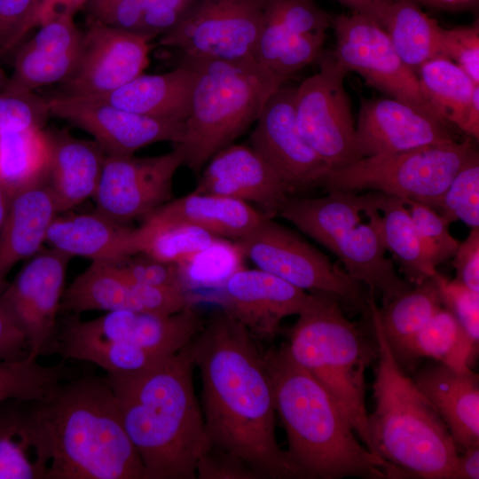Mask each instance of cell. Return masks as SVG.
Listing matches in <instances>:
<instances>
[{
    "mask_svg": "<svg viewBox=\"0 0 479 479\" xmlns=\"http://www.w3.org/2000/svg\"><path fill=\"white\" fill-rule=\"evenodd\" d=\"M189 349L201 381L206 450L240 461L256 479L297 478L277 442L271 380L249 332L220 309Z\"/></svg>",
    "mask_w": 479,
    "mask_h": 479,
    "instance_id": "6da1fadb",
    "label": "cell"
},
{
    "mask_svg": "<svg viewBox=\"0 0 479 479\" xmlns=\"http://www.w3.org/2000/svg\"><path fill=\"white\" fill-rule=\"evenodd\" d=\"M30 413L45 479H145L104 377L75 373L30 401Z\"/></svg>",
    "mask_w": 479,
    "mask_h": 479,
    "instance_id": "7a4b0ae2",
    "label": "cell"
},
{
    "mask_svg": "<svg viewBox=\"0 0 479 479\" xmlns=\"http://www.w3.org/2000/svg\"><path fill=\"white\" fill-rule=\"evenodd\" d=\"M189 345L139 371L106 373L145 479H195L207 448Z\"/></svg>",
    "mask_w": 479,
    "mask_h": 479,
    "instance_id": "3957f363",
    "label": "cell"
},
{
    "mask_svg": "<svg viewBox=\"0 0 479 479\" xmlns=\"http://www.w3.org/2000/svg\"><path fill=\"white\" fill-rule=\"evenodd\" d=\"M276 413L285 428L297 478H397L404 473L362 445L328 391L284 345L263 352Z\"/></svg>",
    "mask_w": 479,
    "mask_h": 479,
    "instance_id": "277c9868",
    "label": "cell"
},
{
    "mask_svg": "<svg viewBox=\"0 0 479 479\" xmlns=\"http://www.w3.org/2000/svg\"><path fill=\"white\" fill-rule=\"evenodd\" d=\"M377 366L368 428L374 454L404 475L454 479L457 446L436 410L406 376L383 334L374 293L366 297Z\"/></svg>",
    "mask_w": 479,
    "mask_h": 479,
    "instance_id": "5b68a950",
    "label": "cell"
},
{
    "mask_svg": "<svg viewBox=\"0 0 479 479\" xmlns=\"http://www.w3.org/2000/svg\"><path fill=\"white\" fill-rule=\"evenodd\" d=\"M194 72L190 111L177 144L184 165L200 173L258 119L270 96L286 81L254 59L227 60L183 56Z\"/></svg>",
    "mask_w": 479,
    "mask_h": 479,
    "instance_id": "8992f818",
    "label": "cell"
},
{
    "mask_svg": "<svg viewBox=\"0 0 479 479\" xmlns=\"http://www.w3.org/2000/svg\"><path fill=\"white\" fill-rule=\"evenodd\" d=\"M341 300L314 292L288 332L286 350L333 397L364 445L373 446L365 408V373L377 346L343 314Z\"/></svg>",
    "mask_w": 479,
    "mask_h": 479,
    "instance_id": "52a82bcc",
    "label": "cell"
},
{
    "mask_svg": "<svg viewBox=\"0 0 479 479\" xmlns=\"http://www.w3.org/2000/svg\"><path fill=\"white\" fill-rule=\"evenodd\" d=\"M279 216L335 255L353 279L379 292L382 305L411 288L386 256L375 191L361 195L332 191L323 197L290 196Z\"/></svg>",
    "mask_w": 479,
    "mask_h": 479,
    "instance_id": "ba28073f",
    "label": "cell"
},
{
    "mask_svg": "<svg viewBox=\"0 0 479 479\" xmlns=\"http://www.w3.org/2000/svg\"><path fill=\"white\" fill-rule=\"evenodd\" d=\"M475 148L467 138L363 157L330 169L321 186L327 192L376 191L437 209L452 178Z\"/></svg>",
    "mask_w": 479,
    "mask_h": 479,
    "instance_id": "9c48e42d",
    "label": "cell"
},
{
    "mask_svg": "<svg viewBox=\"0 0 479 479\" xmlns=\"http://www.w3.org/2000/svg\"><path fill=\"white\" fill-rule=\"evenodd\" d=\"M257 269L304 291L329 293L369 316L361 284L300 235L271 217L237 241Z\"/></svg>",
    "mask_w": 479,
    "mask_h": 479,
    "instance_id": "30bf717a",
    "label": "cell"
},
{
    "mask_svg": "<svg viewBox=\"0 0 479 479\" xmlns=\"http://www.w3.org/2000/svg\"><path fill=\"white\" fill-rule=\"evenodd\" d=\"M317 61L319 71L296 88L295 116L304 138L330 169H335L361 159L344 87L349 71L333 51H324Z\"/></svg>",
    "mask_w": 479,
    "mask_h": 479,
    "instance_id": "8fae6325",
    "label": "cell"
},
{
    "mask_svg": "<svg viewBox=\"0 0 479 479\" xmlns=\"http://www.w3.org/2000/svg\"><path fill=\"white\" fill-rule=\"evenodd\" d=\"M265 0H198L159 43L183 56L227 60L254 59Z\"/></svg>",
    "mask_w": 479,
    "mask_h": 479,
    "instance_id": "7c38bea8",
    "label": "cell"
},
{
    "mask_svg": "<svg viewBox=\"0 0 479 479\" xmlns=\"http://www.w3.org/2000/svg\"><path fill=\"white\" fill-rule=\"evenodd\" d=\"M331 27L336 36L333 52L349 72L357 73L389 98L437 116L423 98L416 74L400 59L380 23L354 12L332 18Z\"/></svg>",
    "mask_w": 479,
    "mask_h": 479,
    "instance_id": "4fadbf2b",
    "label": "cell"
},
{
    "mask_svg": "<svg viewBox=\"0 0 479 479\" xmlns=\"http://www.w3.org/2000/svg\"><path fill=\"white\" fill-rule=\"evenodd\" d=\"M182 165L177 145L157 156L106 155L93 196L95 211L122 224L144 218L172 200L173 179Z\"/></svg>",
    "mask_w": 479,
    "mask_h": 479,
    "instance_id": "5bb4252c",
    "label": "cell"
},
{
    "mask_svg": "<svg viewBox=\"0 0 479 479\" xmlns=\"http://www.w3.org/2000/svg\"><path fill=\"white\" fill-rule=\"evenodd\" d=\"M71 256L52 247L35 255L0 294V304L24 332L27 361L54 353L58 314Z\"/></svg>",
    "mask_w": 479,
    "mask_h": 479,
    "instance_id": "9a60e30c",
    "label": "cell"
},
{
    "mask_svg": "<svg viewBox=\"0 0 479 479\" xmlns=\"http://www.w3.org/2000/svg\"><path fill=\"white\" fill-rule=\"evenodd\" d=\"M51 115L65 120L91 135L106 155H133L158 142L180 143L185 121L136 114L93 97L61 93L45 97Z\"/></svg>",
    "mask_w": 479,
    "mask_h": 479,
    "instance_id": "2e32d148",
    "label": "cell"
},
{
    "mask_svg": "<svg viewBox=\"0 0 479 479\" xmlns=\"http://www.w3.org/2000/svg\"><path fill=\"white\" fill-rule=\"evenodd\" d=\"M296 88L279 87L251 133V148L277 173L291 194L321 186L330 168L302 136L295 116Z\"/></svg>",
    "mask_w": 479,
    "mask_h": 479,
    "instance_id": "e0dca14e",
    "label": "cell"
},
{
    "mask_svg": "<svg viewBox=\"0 0 479 479\" xmlns=\"http://www.w3.org/2000/svg\"><path fill=\"white\" fill-rule=\"evenodd\" d=\"M149 40L137 34L87 20L78 60L59 93L97 97L125 85L146 68Z\"/></svg>",
    "mask_w": 479,
    "mask_h": 479,
    "instance_id": "ac0fdd59",
    "label": "cell"
},
{
    "mask_svg": "<svg viewBox=\"0 0 479 479\" xmlns=\"http://www.w3.org/2000/svg\"><path fill=\"white\" fill-rule=\"evenodd\" d=\"M308 293L259 269L240 268L219 288L221 309L240 322L255 341H271L281 321L298 315Z\"/></svg>",
    "mask_w": 479,
    "mask_h": 479,
    "instance_id": "d6986e66",
    "label": "cell"
},
{
    "mask_svg": "<svg viewBox=\"0 0 479 479\" xmlns=\"http://www.w3.org/2000/svg\"><path fill=\"white\" fill-rule=\"evenodd\" d=\"M455 140L435 114L392 98H361L356 143L360 158Z\"/></svg>",
    "mask_w": 479,
    "mask_h": 479,
    "instance_id": "ffe728a7",
    "label": "cell"
},
{
    "mask_svg": "<svg viewBox=\"0 0 479 479\" xmlns=\"http://www.w3.org/2000/svg\"><path fill=\"white\" fill-rule=\"evenodd\" d=\"M204 322L194 304L170 314L114 310L81 320L75 315L63 326L75 333L140 348L160 357L174 355L190 344Z\"/></svg>",
    "mask_w": 479,
    "mask_h": 479,
    "instance_id": "44dd1931",
    "label": "cell"
},
{
    "mask_svg": "<svg viewBox=\"0 0 479 479\" xmlns=\"http://www.w3.org/2000/svg\"><path fill=\"white\" fill-rule=\"evenodd\" d=\"M201 170L194 192L254 204L267 217L278 216L291 195L277 173L250 145L232 144L221 149Z\"/></svg>",
    "mask_w": 479,
    "mask_h": 479,
    "instance_id": "7402d4cb",
    "label": "cell"
},
{
    "mask_svg": "<svg viewBox=\"0 0 479 479\" xmlns=\"http://www.w3.org/2000/svg\"><path fill=\"white\" fill-rule=\"evenodd\" d=\"M21 44L14 57L13 71L2 91L35 92L43 86L62 83L75 69L82 30L67 12L52 15Z\"/></svg>",
    "mask_w": 479,
    "mask_h": 479,
    "instance_id": "603a6c76",
    "label": "cell"
},
{
    "mask_svg": "<svg viewBox=\"0 0 479 479\" xmlns=\"http://www.w3.org/2000/svg\"><path fill=\"white\" fill-rule=\"evenodd\" d=\"M144 229L115 223L99 213L57 215L47 232L51 247L72 258L81 256L91 262L114 263L139 254Z\"/></svg>",
    "mask_w": 479,
    "mask_h": 479,
    "instance_id": "cb8c5ba5",
    "label": "cell"
},
{
    "mask_svg": "<svg viewBox=\"0 0 479 479\" xmlns=\"http://www.w3.org/2000/svg\"><path fill=\"white\" fill-rule=\"evenodd\" d=\"M413 381L446 425L457 447L479 444V378L472 369L438 363L417 373Z\"/></svg>",
    "mask_w": 479,
    "mask_h": 479,
    "instance_id": "d4e9b609",
    "label": "cell"
},
{
    "mask_svg": "<svg viewBox=\"0 0 479 479\" xmlns=\"http://www.w3.org/2000/svg\"><path fill=\"white\" fill-rule=\"evenodd\" d=\"M44 130L50 146L45 179L59 214L94 196L106 154L94 140L75 137L66 130Z\"/></svg>",
    "mask_w": 479,
    "mask_h": 479,
    "instance_id": "484cf974",
    "label": "cell"
},
{
    "mask_svg": "<svg viewBox=\"0 0 479 479\" xmlns=\"http://www.w3.org/2000/svg\"><path fill=\"white\" fill-rule=\"evenodd\" d=\"M265 217L242 200L193 191L159 207L145 216L142 224L186 223L217 238L238 241Z\"/></svg>",
    "mask_w": 479,
    "mask_h": 479,
    "instance_id": "4316f807",
    "label": "cell"
},
{
    "mask_svg": "<svg viewBox=\"0 0 479 479\" xmlns=\"http://www.w3.org/2000/svg\"><path fill=\"white\" fill-rule=\"evenodd\" d=\"M57 215L46 179L12 195L0 232V289L16 263L40 250Z\"/></svg>",
    "mask_w": 479,
    "mask_h": 479,
    "instance_id": "83f0119b",
    "label": "cell"
},
{
    "mask_svg": "<svg viewBox=\"0 0 479 479\" xmlns=\"http://www.w3.org/2000/svg\"><path fill=\"white\" fill-rule=\"evenodd\" d=\"M193 82L192 69L180 64L164 74H141L121 88L93 98L136 114L185 121Z\"/></svg>",
    "mask_w": 479,
    "mask_h": 479,
    "instance_id": "f1b7e54d",
    "label": "cell"
},
{
    "mask_svg": "<svg viewBox=\"0 0 479 479\" xmlns=\"http://www.w3.org/2000/svg\"><path fill=\"white\" fill-rule=\"evenodd\" d=\"M331 20L315 0H265L255 58L272 60L307 36L326 33Z\"/></svg>",
    "mask_w": 479,
    "mask_h": 479,
    "instance_id": "f546056e",
    "label": "cell"
},
{
    "mask_svg": "<svg viewBox=\"0 0 479 479\" xmlns=\"http://www.w3.org/2000/svg\"><path fill=\"white\" fill-rule=\"evenodd\" d=\"M122 310L142 311L138 285L122 276L108 262H91L65 288L60 303V310L75 316Z\"/></svg>",
    "mask_w": 479,
    "mask_h": 479,
    "instance_id": "4dcf8cb0",
    "label": "cell"
},
{
    "mask_svg": "<svg viewBox=\"0 0 479 479\" xmlns=\"http://www.w3.org/2000/svg\"><path fill=\"white\" fill-rule=\"evenodd\" d=\"M400 59L415 74L428 60L442 57V27L412 0H394L381 24Z\"/></svg>",
    "mask_w": 479,
    "mask_h": 479,
    "instance_id": "1f68e13d",
    "label": "cell"
},
{
    "mask_svg": "<svg viewBox=\"0 0 479 479\" xmlns=\"http://www.w3.org/2000/svg\"><path fill=\"white\" fill-rule=\"evenodd\" d=\"M37 457L30 401L0 402V479H45Z\"/></svg>",
    "mask_w": 479,
    "mask_h": 479,
    "instance_id": "d6a6232c",
    "label": "cell"
},
{
    "mask_svg": "<svg viewBox=\"0 0 479 479\" xmlns=\"http://www.w3.org/2000/svg\"><path fill=\"white\" fill-rule=\"evenodd\" d=\"M442 307L433 275L379 308L383 334L397 361L419 331Z\"/></svg>",
    "mask_w": 479,
    "mask_h": 479,
    "instance_id": "836d02e7",
    "label": "cell"
},
{
    "mask_svg": "<svg viewBox=\"0 0 479 479\" xmlns=\"http://www.w3.org/2000/svg\"><path fill=\"white\" fill-rule=\"evenodd\" d=\"M423 98L444 122L460 130L477 85L453 61L436 57L422 64L416 73Z\"/></svg>",
    "mask_w": 479,
    "mask_h": 479,
    "instance_id": "e575fe53",
    "label": "cell"
},
{
    "mask_svg": "<svg viewBox=\"0 0 479 479\" xmlns=\"http://www.w3.org/2000/svg\"><path fill=\"white\" fill-rule=\"evenodd\" d=\"M376 195L386 249L394 255L410 281L419 284L432 277L436 270L419 240L405 199L380 192Z\"/></svg>",
    "mask_w": 479,
    "mask_h": 479,
    "instance_id": "d590c367",
    "label": "cell"
},
{
    "mask_svg": "<svg viewBox=\"0 0 479 479\" xmlns=\"http://www.w3.org/2000/svg\"><path fill=\"white\" fill-rule=\"evenodd\" d=\"M49 156L44 128L0 135V184L12 195L44 180Z\"/></svg>",
    "mask_w": 479,
    "mask_h": 479,
    "instance_id": "8d00e7d4",
    "label": "cell"
},
{
    "mask_svg": "<svg viewBox=\"0 0 479 479\" xmlns=\"http://www.w3.org/2000/svg\"><path fill=\"white\" fill-rule=\"evenodd\" d=\"M477 349L457 318L442 307L408 344L398 362L428 357L467 370L471 368Z\"/></svg>",
    "mask_w": 479,
    "mask_h": 479,
    "instance_id": "74e56055",
    "label": "cell"
},
{
    "mask_svg": "<svg viewBox=\"0 0 479 479\" xmlns=\"http://www.w3.org/2000/svg\"><path fill=\"white\" fill-rule=\"evenodd\" d=\"M75 373L63 361L53 365H43L37 360L0 361V402L38 400Z\"/></svg>",
    "mask_w": 479,
    "mask_h": 479,
    "instance_id": "f35d334b",
    "label": "cell"
},
{
    "mask_svg": "<svg viewBox=\"0 0 479 479\" xmlns=\"http://www.w3.org/2000/svg\"><path fill=\"white\" fill-rule=\"evenodd\" d=\"M242 251L237 243L217 238L206 248L177 263L186 290L220 288L242 268Z\"/></svg>",
    "mask_w": 479,
    "mask_h": 479,
    "instance_id": "ab89813d",
    "label": "cell"
},
{
    "mask_svg": "<svg viewBox=\"0 0 479 479\" xmlns=\"http://www.w3.org/2000/svg\"><path fill=\"white\" fill-rule=\"evenodd\" d=\"M141 226L145 232L141 253L169 263L183 262L217 239L186 223L142 224Z\"/></svg>",
    "mask_w": 479,
    "mask_h": 479,
    "instance_id": "60d3db41",
    "label": "cell"
},
{
    "mask_svg": "<svg viewBox=\"0 0 479 479\" xmlns=\"http://www.w3.org/2000/svg\"><path fill=\"white\" fill-rule=\"evenodd\" d=\"M449 224L462 221L479 228V155L475 148L456 173L437 208Z\"/></svg>",
    "mask_w": 479,
    "mask_h": 479,
    "instance_id": "b9f144b4",
    "label": "cell"
},
{
    "mask_svg": "<svg viewBox=\"0 0 479 479\" xmlns=\"http://www.w3.org/2000/svg\"><path fill=\"white\" fill-rule=\"evenodd\" d=\"M198 0H88L87 20L135 33L149 11L165 6H192Z\"/></svg>",
    "mask_w": 479,
    "mask_h": 479,
    "instance_id": "7bdbcfd3",
    "label": "cell"
},
{
    "mask_svg": "<svg viewBox=\"0 0 479 479\" xmlns=\"http://www.w3.org/2000/svg\"><path fill=\"white\" fill-rule=\"evenodd\" d=\"M419 240L431 264L436 266L452 258L459 241L452 236L449 224L431 207L405 200Z\"/></svg>",
    "mask_w": 479,
    "mask_h": 479,
    "instance_id": "ee69618b",
    "label": "cell"
},
{
    "mask_svg": "<svg viewBox=\"0 0 479 479\" xmlns=\"http://www.w3.org/2000/svg\"><path fill=\"white\" fill-rule=\"evenodd\" d=\"M50 116L45 97L35 92L0 91V135L26 129H43Z\"/></svg>",
    "mask_w": 479,
    "mask_h": 479,
    "instance_id": "f6af8a7d",
    "label": "cell"
},
{
    "mask_svg": "<svg viewBox=\"0 0 479 479\" xmlns=\"http://www.w3.org/2000/svg\"><path fill=\"white\" fill-rule=\"evenodd\" d=\"M436 281L443 307L448 310L459 322L472 343H479V293L475 292L457 280H450L436 271Z\"/></svg>",
    "mask_w": 479,
    "mask_h": 479,
    "instance_id": "bcb514c9",
    "label": "cell"
},
{
    "mask_svg": "<svg viewBox=\"0 0 479 479\" xmlns=\"http://www.w3.org/2000/svg\"><path fill=\"white\" fill-rule=\"evenodd\" d=\"M133 255L111 263L130 281L155 287H180L186 290L177 264L156 260L145 254ZM187 291V290H186Z\"/></svg>",
    "mask_w": 479,
    "mask_h": 479,
    "instance_id": "7dc6e473",
    "label": "cell"
},
{
    "mask_svg": "<svg viewBox=\"0 0 479 479\" xmlns=\"http://www.w3.org/2000/svg\"><path fill=\"white\" fill-rule=\"evenodd\" d=\"M39 24L38 0H0V54L16 48Z\"/></svg>",
    "mask_w": 479,
    "mask_h": 479,
    "instance_id": "c3c4849f",
    "label": "cell"
},
{
    "mask_svg": "<svg viewBox=\"0 0 479 479\" xmlns=\"http://www.w3.org/2000/svg\"><path fill=\"white\" fill-rule=\"evenodd\" d=\"M442 57L447 58L463 69L479 84V25L444 28Z\"/></svg>",
    "mask_w": 479,
    "mask_h": 479,
    "instance_id": "681fc988",
    "label": "cell"
},
{
    "mask_svg": "<svg viewBox=\"0 0 479 479\" xmlns=\"http://www.w3.org/2000/svg\"><path fill=\"white\" fill-rule=\"evenodd\" d=\"M198 479H256L254 473L240 461L211 450L200 455L196 467Z\"/></svg>",
    "mask_w": 479,
    "mask_h": 479,
    "instance_id": "f907efd6",
    "label": "cell"
},
{
    "mask_svg": "<svg viewBox=\"0 0 479 479\" xmlns=\"http://www.w3.org/2000/svg\"><path fill=\"white\" fill-rule=\"evenodd\" d=\"M455 280L479 293V228L471 229L452 256Z\"/></svg>",
    "mask_w": 479,
    "mask_h": 479,
    "instance_id": "816d5d0a",
    "label": "cell"
},
{
    "mask_svg": "<svg viewBox=\"0 0 479 479\" xmlns=\"http://www.w3.org/2000/svg\"><path fill=\"white\" fill-rule=\"evenodd\" d=\"M462 455L458 456L454 479L479 478V444L467 448Z\"/></svg>",
    "mask_w": 479,
    "mask_h": 479,
    "instance_id": "f5cc1de1",
    "label": "cell"
},
{
    "mask_svg": "<svg viewBox=\"0 0 479 479\" xmlns=\"http://www.w3.org/2000/svg\"><path fill=\"white\" fill-rule=\"evenodd\" d=\"M354 12L365 14L381 25L394 0H338Z\"/></svg>",
    "mask_w": 479,
    "mask_h": 479,
    "instance_id": "db71d44e",
    "label": "cell"
},
{
    "mask_svg": "<svg viewBox=\"0 0 479 479\" xmlns=\"http://www.w3.org/2000/svg\"><path fill=\"white\" fill-rule=\"evenodd\" d=\"M87 2L88 0H38L40 24L59 12H67L75 16Z\"/></svg>",
    "mask_w": 479,
    "mask_h": 479,
    "instance_id": "11a10c76",
    "label": "cell"
},
{
    "mask_svg": "<svg viewBox=\"0 0 479 479\" xmlns=\"http://www.w3.org/2000/svg\"><path fill=\"white\" fill-rule=\"evenodd\" d=\"M419 5L444 12H470L478 8L479 0H412Z\"/></svg>",
    "mask_w": 479,
    "mask_h": 479,
    "instance_id": "9f6ffc18",
    "label": "cell"
},
{
    "mask_svg": "<svg viewBox=\"0 0 479 479\" xmlns=\"http://www.w3.org/2000/svg\"><path fill=\"white\" fill-rule=\"evenodd\" d=\"M461 130L466 132L473 138H479V85H477L473 93V97L467 109L464 124Z\"/></svg>",
    "mask_w": 479,
    "mask_h": 479,
    "instance_id": "6f0895ef",
    "label": "cell"
},
{
    "mask_svg": "<svg viewBox=\"0 0 479 479\" xmlns=\"http://www.w3.org/2000/svg\"><path fill=\"white\" fill-rule=\"evenodd\" d=\"M11 198L10 192L0 184V232L8 213Z\"/></svg>",
    "mask_w": 479,
    "mask_h": 479,
    "instance_id": "680465c9",
    "label": "cell"
},
{
    "mask_svg": "<svg viewBox=\"0 0 479 479\" xmlns=\"http://www.w3.org/2000/svg\"><path fill=\"white\" fill-rule=\"evenodd\" d=\"M8 78L9 76L6 75V73L4 72V70L0 65V91H2L4 89L8 82Z\"/></svg>",
    "mask_w": 479,
    "mask_h": 479,
    "instance_id": "91938a15",
    "label": "cell"
}]
</instances>
